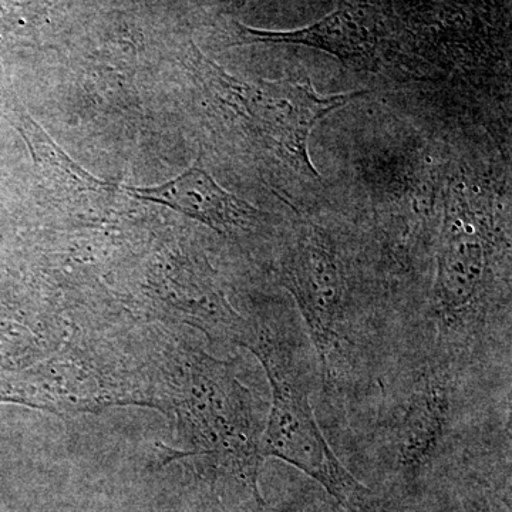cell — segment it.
<instances>
[{"label":"cell","instance_id":"obj_3","mask_svg":"<svg viewBox=\"0 0 512 512\" xmlns=\"http://www.w3.org/2000/svg\"><path fill=\"white\" fill-rule=\"evenodd\" d=\"M426 318L441 348L512 369L510 221L460 191L444 205Z\"/></svg>","mask_w":512,"mask_h":512},{"label":"cell","instance_id":"obj_2","mask_svg":"<svg viewBox=\"0 0 512 512\" xmlns=\"http://www.w3.org/2000/svg\"><path fill=\"white\" fill-rule=\"evenodd\" d=\"M382 252L313 221L289 225L276 278L318 357L316 419L323 431L355 407L430 323L382 265Z\"/></svg>","mask_w":512,"mask_h":512},{"label":"cell","instance_id":"obj_8","mask_svg":"<svg viewBox=\"0 0 512 512\" xmlns=\"http://www.w3.org/2000/svg\"><path fill=\"white\" fill-rule=\"evenodd\" d=\"M244 29L245 35L251 42L298 43L318 47L332 53L345 63L365 62L372 55V50L366 45V40L359 30L353 28L345 19L339 16L326 19L312 28L298 32L279 33L264 32L249 28Z\"/></svg>","mask_w":512,"mask_h":512},{"label":"cell","instance_id":"obj_10","mask_svg":"<svg viewBox=\"0 0 512 512\" xmlns=\"http://www.w3.org/2000/svg\"><path fill=\"white\" fill-rule=\"evenodd\" d=\"M461 503H463L464 512H493L488 495L481 488L463 491Z\"/></svg>","mask_w":512,"mask_h":512},{"label":"cell","instance_id":"obj_4","mask_svg":"<svg viewBox=\"0 0 512 512\" xmlns=\"http://www.w3.org/2000/svg\"><path fill=\"white\" fill-rule=\"evenodd\" d=\"M247 348L258 357L271 384L262 456L298 468L346 512L379 511L380 495L353 476L320 429L315 413L318 357L298 311L278 309L262 316Z\"/></svg>","mask_w":512,"mask_h":512},{"label":"cell","instance_id":"obj_6","mask_svg":"<svg viewBox=\"0 0 512 512\" xmlns=\"http://www.w3.org/2000/svg\"><path fill=\"white\" fill-rule=\"evenodd\" d=\"M137 200L156 202L200 221L224 235H252L266 231L264 212L224 190L200 163L156 187L126 188Z\"/></svg>","mask_w":512,"mask_h":512},{"label":"cell","instance_id":"obj_9","mask_svg":"<svg viewBox=\"0 0 512 512\" xmlns=\"http://www.w3.org/2000/svg\"><path fill=\"white\" fill-rule=\"evenodd\" d=\"M286 512H346L328 493L325 495L312 493L303 495L288 507Z\"/></svg>","mask_w":512,"mask_h":512},{"label":"cell","instance_id":"obj_5","mask_svg":"<svg viewBox=\"0 0 512 512\" xmlns=\"http://www.w3.org/2000/svg\"><path fill=\"white\" fill-rule=\"evenodd\" d=\"M195 70L205 90L241 119L265 146L296 173L319 177L309 156L313 127L335 110L367 96L366 90L325 96L308 77L242 82L195 50Z\"/></svg>","mask_w":512,"mask_h":512},{"label":"cell","instance_id":"obj_7","mask_svg":"<svg viewBox=\"0 0 512 512\" xmlns=\"http://www.w3.org/2000/svg\"><path fill=\"white\" fill-rule=\"evenodd\" d=\"M29 126L32 128L29 140L33 157L43 171L46 190L50 194H57L60 200L69 201L93 197L94 194L99 197L117 194L119 191L117 185L104 183L74 163L72 158L67 156L42 128L36 126L35 121L29 120Z\"/></svg>","mask_w":512,"mask_h":512},{"label":"cell","instance_id":"obj_1","mask_svg":"<svg viewBox=\"0 0 512 512\" xmlns=\"http://www.w3.org/2000/svg\"><path fill=\"white\" fill-rule=\"evenodd\" d=\"M512 369L481 365L414 339L326 439L340 461L366 468L389 490L417 501L443 477L483 488L481 474L510 470Z\"/></svg>","mask_w":512,"mask_h":512}]
</instances>
